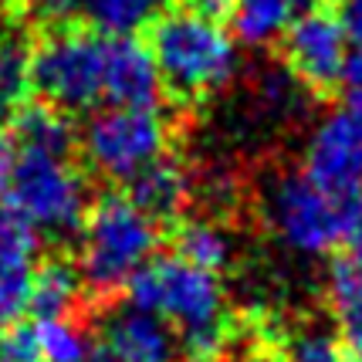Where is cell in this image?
I'll return each mask as SVG.
<instances>
[{
	"label": "cell",
	"mask_w": 362,
	"mask_h": 362,
	"mask_svg": "<svg viewBox=\"0 0 362 362\" xmlns=\"http://www.w3.org/2000/svg\"><path fill=\"white\" fill-rule=\"evenodd\" d=\"M37 346L45 362H85L92 352V339L71 318H54V322H37Z\"/></svg>",
	"instance_id": "20"
},
{
	"label": "cell",
	"mask_w": 362,
	"mask_h": 362,
	"mask_svg": "<svg viewBox=\"0 0 362 362\" xmlns=\"http://www.w3.org/2000/svg\"><path fill=\"white\" fill-rule=\"evenodd\" d=\"M352 362H359V359H352Z\"/></svg>",
	"instance_id": "29"
},
{
	"label": "cell",
	"mask_w": 362,
	"mask_h": 362,
	"mask_svg": "<svg viewBox=\"0 0 362 362\" xmlns=\"http://www.w3.org/2000/svg\"><path fill=\"white\" fill-rule=\"evenodd\" d=\"M288 64L291 75L305 85H335L349 62V37L332 14L312 11L298 17L288 34Z\"/></svg>",
	"instance_id": "9"
},
{
	"label": "cell",
	"mask_w": 362,
	"mask_h": 362,
	"mask_svg": "<svg viewBox=\"0 0 362 362\" xmlns=\"http://www.w3.org/2000/svg\"><path fill=\"white\" fill-rule=\"evenodd\" d=\"M11 7H14V0H0V24L7 21V14H11Z\"/></svg>",
	"instance_id": "28"
},
{
	"label": "cell",
	"mask_w": 362,
	"mask_h": 362,
	"mask_svg": "<svg viewBox=\"0 0 362 362\" xmlns=\"http://www.w3.org/2000/svg\"><path fill=\"white\" fill-rule=\"evenodd\" d=\"M159 244V227L129 197H102L81 223L78 274L95 291H115L139 274Z\"/></svg>",
	"instance_id": "5"
},
{
	"label": "cell",
	"mask_w": 362,
	"mask_h": 362,
	"mask_svg": "<svg viewBox=\"0 0 362 362\" xmlns=\"http://www.w3.org/2000/svg\"><path fill=\"white\" fill-rule=\"evenodd\" d=\"M264 221L288 251L325 257L362 244V197L335 193L305 173H288L264 193Z\"/></svg>",
	"instance_id": "2"
},
{
	"label": "cell",
	"mask_w": 362,
	"mask_h": 362,
	"mask_svg": "<svg viewBox=\"0 0 362 362\" xmlns=\"http://www.w3.org/2000/svg\"><path fill=\"white\" fill-rule=\"evenodd\" d=\"M189 197V176L176 159H159L146 173H139L129 183V200L139 206L142 214H149L153 221L173 217Z\"/></svg>",
	"instance_id": "14"
},
{
	"label": "cell",
	"mask_w": 362,
	"mask_h": 362,
	"mask_svg": "<svg viewBox=\"0 0 362 362\" xmlns=\"http://www.w3.org/2000/svg\"><path fill=\"white\" fill-rule=\"evenodd\" d=\"M37 271V234L17 214L0 206V322L28 308L31 278Z\"/></svg>",
	"instance_id": "10"
},
{
	"label": "cell",
	"mask_w": 362,
	"mask_h": 362,
	"mask_svg": "<svg viewBox=\"0 0 362 362\" xmlns=\"http://www.w3.org/2000/svg\"><path fill=\"white\" fill-rule=\"evenodd\" d=\"M129 305L166 322L197 356H214L227 342V291L221 278L180 254L153 257L129 281Z\"/></svg>",
	"instance_id": "1"
},
{
	"label": "cell",
	"mask_w": 362,
	"mask_h": 362,
	"mask_svg": "<svg viewBox=\"0 0 362 362\" xmlns=\"http://www.w3.org/2000/svg\"><path fill=\"white\" fill-rule=\"evenodd\" d=\"M7 210L17 214L34 234L71 237L88 217V183L68 163V156L14 153L11 173L4 180Z\"/></svg>",
	"instance_id": "6"
},
{
	"label": "cell",
	"mask_w": 362,
	"mask_h": 362,
	"mask_svg": "<svg viewBox=\"0 0 362 362\" xmlns=\"http://www.w3.org/2000/svg\"><path fill=\"white\" fill-rule=\"evenodd\" d=\"M166 4L170 0H54V17H78L88 24V31L129 37L132 31L159 21Z\"/></svg>",
	"instance_id": "12"
},
{
	"label": "cell",
	"mask_w": 362,
	"mask_h": 362,
	"mask_svg": "<svg viewBox=\"0 0 362 362\" xmlns=\"http://www.w3.org/2000/svg\"><path fill=\"white\" fill-rule=\"evenodd\" d=\"M34 47L14 34H0V112H11L31 92Z\"/></svg>",
	"instance_id": "19"
},
{
	"label": "cell",
	"mask_w": 362,
	"mask_h": 362,
	"mask_svg": "<svg viewBox=\"0 0 362 362\" xmlns=\"http://www.w3.org/2000/svg\"><path fill=\"white\" fill-rule=\"evenodd\" d=\"M318 0H234L230 17H234L237 37H244L247 45H271L298 17L312 14Z\"/></svg>",
	"instance_id": "13"
},
{
	"label": "cell",
	"mask_w": 362,
	"mask_h": 362,
	"mask_svg": "<svg viewBox=\"0 0 362 362\" xmlns=\"http://www.w3.org/2000/svg\"><path fill=\"white\" fill-rule=\"evenodd\" d=\"M342 95H346V105L349 109H359L362 112V47L356 54H349L346 68H342Z\"/></svg>",
	"instance_id": "24"
},
{
	"label": "cell",
	"mask_w": 362,
	"mask_h": 362,
	"mask_svg": "<svg viewBox=\"0 0 362 362\" xmlns=\"http://www.w3.org/2000/svg\"><path fill=\"white\" fill-rule=\"evenodd\" d=\"M257 98H261V105L271 112H291L298 109L301 95H298V81L295 75H288V71H268L261 85H257Z\"/></svg>",
	"instance_id": "22"
},
{
	"label": "cell",
	"mask_w": 362,
	"mask_h": 362,
	"mask_svg": "<svg viewBox=\"0 0 362 362\" xmlns=\"http://www.w3.org/2000/svg\"><path fill=\"white\" fill-rule=\"evenodd\" d=\"M305 176L335 193L362 197V112L335 109L308 136L305 146Z\"/></svg>",
	"instance_id": "8"
},
{
	"label": "cell",
	"mask_w": 362,
	"mask_h": 362,
	"mask_svg": "<svg viewBox=\"0 0 362 362\" xmlns=\"http://www.w3.org/2000/svg\"><path fill=\"white\" fill-rule=\"evenodd\" d=\"M115 37L88 28H64L34 47L31 88L58 112L109 105Z\"/></svg>",
	"instance_id": "4"
},
{
	"label": "cell",
	"mask_w": 362,
	"mask_h": 362,
	"mask_svg": "<svg viewBox=\"0 0 362 362\" xmlns=\"http://www.w3.org/2000/svg\"><path fill=\"white\" fill-rule=\"evenodd\" d=\"M102 346L112 349L122 362H170L173 332L156 315L136 305L115 308L102 325Z\"/></svg>",
	"instance_id": "11"
},
{
	"label": "cell",
	"mask_w": 362,
	"mask_h": 362,
	"mask_svg": "<svg viewBox=\"0 0 362 362\" xmlns=\"http://www.w3.org/2000/svg\"><path fill=\"white\" fill-rule=\"evenodd\" d=\"M81 274L68 261H47L34 271L31 291H28V308L37 322H54V318H71V312L81 301Z\"/></svg>",
	"instance_id": "16"
},
{
	"label": "cell",
	"mask_w": 362,
	"mask_h": 362,
	"mask_svg": "<svg viewBox=\"0 0 362 362\" xmlns=\"http://www.w3.org/2000/svg\"><path fill=\"white\" fill-rule=\"evenodd\" d=\"M0 325H4V322H0Z\"/></svg>",
	"instance_id": "30"
},
{
	"label": "cell",
	"mask_w": 362,
	"mask_h": 362,
	"mask_svg": "<svg viewBox=\"0 0 362 362\" xmlns=\"http://www.w3.org/2000/svg\"><path fill=\"white\" fill-rule=\"evenodd\" d=\"M153 64L159 81L180 98H206L237 75V41L204 11L163 14L153 28Z\"/></svg>",
	"instance_id": "3"
},
{
	"label": "cell",
	"mask_w": 362,
	"mask_h": 362,
	"mask_svg": "<svg viewBox=\"0 0 362 362\" xmlns=\"http://www.w3.org/2000/svg\"><path fill=\"white\" fill-rule=\"evenodd\" d=\"M17 153H45V156H68L75 146V129L51 105H28L14 119Z\"/></svg>",
	"instance_id": "17"
},
{
	"label": "cell",
	"mask_w": 362,
	"mask_h": 362,
	"mask_svg": "<svg viewBox=\"0 0 362 362\" xmlns=\"http://www.w3.org/2000/svg\"><path fill=\"white\" fill-rule=\"evenodd\" d=\"M170 122L159 109H102L81 132V149L95 173L132 183L166 156Z\"/></svg>",
	"instance_id": "7"
},
{
	"label": "cell",
	"mask_w": 362,
	"mask_h": 362,
	"mask_svg": "<svg viewBox=\"0 0 362 362\" xmlns=\"http://www.w3.org/2000/svg\"><path fill=\"white\" fill-rule=\"evenodd\" d=\"M329 298L339 325L346 329L352 359L362 362V244L349 247L329 274Z\"/></svg>",
	"instance_id": "15"
},
{
	"label": "cell",
	"mask_w": 362,
	"mask_h": 362,
	"mask_svg": "<svg viewBox=\"0 0 362 362\" xmlns=\"http://www.w3.org/2000/svg\"><path fill=\"white\" fill-rule=\"evenodd\" d=\"M339 28L346 31V37L352 45L362 47V0H339Z\"/></svg>",
	"instance_id": "25"
},
{
	"label": "cell",
	"mask_w": 362,
	"mask_h": 362,
	"mask_svg": "<svg viewBox=\"0 0 362 362\" xmlns=\"http://www.w3.org/2000/svg\"><path fill=\"white\" fill-rule=\"evenodd\" d=\"M85 362H122L112 349H105V346H92V352H88V359Z\"/></svg>",
	"instance_id": "27"
},
{
	"label": "cell",
	"mask_w": 362,
	"mask_h": 362,
	"mask_svg": "<svg viewBox=\"0 0 362 362\" xmlns=\"http://www.w3.org/2000/svg\"><path fill=\"white\" fill-rule=\"evenodd\" d=\"M176 247H180L183 261H189V264H197L204 271H214V274L230 261V237L210 221L183 223L180 234H176Z\"/></svg>",
	"instance_id": "18"
},
{
	"label": "cell",
	"mask_w": 362,
	"mask_h": 362,
	"mask_svg": "<svg viewBox=\"0 0 362 362\" xmlns=\"http://www.w3.org/2000/svg\"><path fill=\"white\" fill-rule=\"evenodd\" d=\"M0 362H45L34 325H7V329H0Z\"/></svg>",
	"instance_id": "23"
},
{
	"label": "cell",
	"mask_w": 362,
	"mask_h": 362,
	"mask_svg": "<svg viewBox=\"0 0 362 362\" xmlns=\"http://www.w3.org/2000/svg\"><path fill=\"white\" fill-rule=\"evenodd\" d=\"M11 163H14V149L0 139V189H4V180H7V173H11Z\"/></svg>",
	"instance_id": "26"
},
{
	"label": "cell",
	"mask_w": 362,
	"mask_h": 362,
	"mask_svg": "<svg viewBox=\"0 0 362 362\" xmlns=\"http://www.w3.org/2000/svg\"><path fill=\"white\" fill-rule=\"evenodd\" d=\"M284 362H346L342 359V346L329 329L322 325H308L298 329L288 342H284Z\"/></svg>",
	"instance_id": "21"
}]
</instances>
